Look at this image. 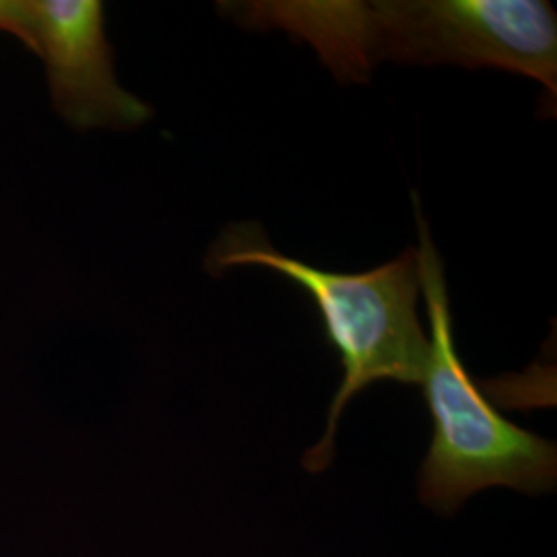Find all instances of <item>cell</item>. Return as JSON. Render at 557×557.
<instances>
[{
	"instance_id": "obj_4",
	"label": "cell",
	"mask_w": 557,
	"mask_h": 557,
	"mask_svg": "<svg viewBox=\"0 0 557 557\" xmlns=\"http://www.w3.org/2000/svg\"><path fill=\"white\" fill-rule=\"evenodd\" d=\"M0 32L40 57L52 106L69 126L126 131L153 116L120 85L98 0H0Z\"/></svg>"
},
{
	"instance_id": "obj_1",
	"label": "cell",
	"mask_w": 557,
	"mask_h": 557,
	"mask_svg": "<svg viewBox=\"0 0 557 557\" xmlns=\"http://www.w3.org/2000/svg\"><path fill=\"white\" fill-rule=\"evenodd\" d=\"M220 11L310 44L343 83H366L384 60L458 64L524 75L556 98L557 15L545 0H252Z\"/></svg>"
},
{
	"instance_id": "obj_3",
	"label": "cell",
	"mask_w": 557,
	"mask_h": 557,
	"mask_svg": "<svg viewBox=\"0 0 557 557\" xmlns=\"http://www.w3.org/2000/svg\"><path fill=\"white\" fill-rule=\"evenodd\" d=\"M421 296L430 319V359L419 386L432 416V442L421 462L419 499L453 515L490 487L545 494L557 479L556 444L508 421L485 398L458 356L444 262L413 195Z\"/></svg>"
},
{
	"instance_id": "obj_2",
	"label": "cell",
	"mask_w": 557,
	"mask_h": 557,
	"mask_svg": "<svg viewBox=\"0 0 557 557\" xmlns=\"http://www.w3.org/2000/svg\"><path fill=\"white\" fill-rule=\"evenodd\" d=\"M267 267L314 299L329 343L337 349L343 382L331 403L322 438L304 455L310 473L335 457L338 419L347 403L380 380L421 384L430 338L418 314L421 296L418 248L366 273H333L278 252L255 221L227 225L207 252L205 269L223 275L234 267Z\"/></svg>"
}]
</instances>
